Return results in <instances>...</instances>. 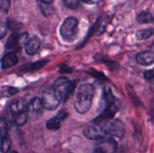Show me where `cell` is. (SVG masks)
Instances as JSON below:
<instances>
[{"instance_id":"obj_23","label":"cell","mask_w":154,"mask_h":153,"mask_svg":"<svg viewBox=\"0 0 154 153\" xmlns=\"http://www.w3.org/2000/svg\"><path fill=\"white\" fill-rule=\"evenodd\" d=\"M103 96L107 104L114 103V96L110 87H105V89H104Z\"/></svg>"},{"instance_id":"obj_11","label":"cell","mask_w":154,"mask_h":153,"mask_svg":"<svg viewBox=\"0 0 154 153\" xmlns=\"http://www.w3.org/2000/svg\"><path fill=\"white\" fill-rule=\"evenodd\" d=\"M68 116V112L66 110H61L57 116L48 120L46 123L47 128L51 130H57L61 127V124L63 120Z\"/></svg>"},{"instance_id":"obj_14","label":"cell","mask_w":154,"mask_h":153,"mask_svg":"<svg viewBox=\"0 0 154 153\" xmlns=\"http://www.w3.org/2000/svg\"><path fill=\"white\" fill-rule=\"evenodd\" d=\"M41 46V40L37 36H33L29 39L25 45V51L28 55L32 56L37 52Z\"/></svg>"},{"instance_id":"obj_5","label":"cell","mask_w":154,"mask_h":153,"mask_svg":"<svg viewBox=\"0 0 154 153\" xmlns=\"http://www.w3.org/2000/svg\"><path fill=\"white\" fill-rule=\"evenodd\" d=\"M84 135L86 138L91 140H102L108 136L102 123H95L87 126L84 130Z\"/></svg>"},{"instance_id":"obj_10","label":"cell","mask_w":154,"mask_h":153,"mask_svg":"<svg viewBox=\"0 0 154 153\" xmlns=\"http://www.w3.org/2000/svg\"><path fill=\"white\" fill-rule=\"evenodd\" d=\"M27 38H28L27 32L21 33V34L13 33L12 34H11L10 37L8 38L7 41H6V48L8 50L17 49V48L20 47L22 44L25 43V40H26Z\"/></svg>"},{"instance_id":"obj_3","label":"cell","mask_w":154,"mask_h":153,"mask_svg":"<svg viewBox=\"0 0 154 153\" xmlns=\"http://www.w3.org/2000/svg\"><path fill=\"white\" fill-rule=\"evenodd\" d=\"M41 100L45 109L54 110L63 100V98L54 86L51 85L43 90Z\"/></svg>"},{"instance_id":"obj_21","label":"cell","mask_w":154,"mask_h":153,"mask_svg":"<svg viewBox=\"0 0 154 153\" xmlns=\"http://www.w3.org/2000/svg\"><path fill=\"white\" fill-rule=\"evenodd\" d=\"M8 135V126L7 120L4 117H0V139Z\"/></svg>"},{"instance_id":"obj_31","label":"cell","mask_w":154,"mask_h":153,"mask_svg":"<svg viewBox=\"0 0 154 153\" xmlns=\"http://www.w3.org/2000/svg\"><path fill=\"white\" fill-rule=\"evenodd\" d=\"M42 1H44V2H48V3H51V2L53 1V0H42Z\"/></svg>"},{"instance_id":"obj_27","label":"cell","mask_w":154,"mask_h":153,"mask_svg":"<svg viewBox=\"0 0 154 153\" xmlns=\"http://www.w3.org/2000/svg\"><path fill=\"white\" fill-rule=\"evenodd\" d=\"M144 77L150 83L154 84V70H147L144 71Z\"/></svg>"},{"instance_id":"obj_8","label":"cell","mask_w":154,"mask_h":153,"mask_svg":"<svg viewBox=\"0 0 154 153\" xmlns=\"http://www.w3.org/2000/svg\"><path fill=\"white\" fill-rule=\"evenodd\" d=\"M43 104L42 100L38 98H33L28 103L27 106V112L28 116L32 119H37L43 112Z\"/></svg>"},{"instance_id":"obj_1","label":"cell","mask_w":154,"mask_h":153,"mask_svg":"<svg viewBox=\"0 0 154 153\" xmlns=\"http://www.w3.org/2000/svg\"><path fill=\"white\" fill-rule=\"evenodd\" d=\"M96 88L93 84L85 83L78 88L75 95L74 106L78 113L84 114L90 109Z\"/></svg>"},{"instance_id":"obj_25","label":"cell","mask_w":154,"mask_h":153,"mask_svg":"<svg viewBox=\"0 0 154 153\" xmlns=\"http://www.w3.org/2000/svg\"><path fill=\"white\" fill-rule=\"evenodd\" d=\"M11 6V0H0V10L4 13H7Z\"/></svg>"},{"instance_id":"obj_16","label":"cell","mask_w":154,"mask_h":153,"mask_svg":"<svg viewBox=\"0 0 154 153\" xmlns=\"http://www.w3.org/2000/svg\"><path fill=\"white\" fill-rule=\"evenodd\" d=\"M18 58L14 52H8L3 57L2 60V68L3 69H8L13 67L17 63Z\"/></svg>"},{"instance_id":"obj_26","label":"cell","mask_w":154,"mask_h":153,"mask_svg":"<svg viewBox=\"0 0 154 153\" xmlns=\"http://www.w3.org/2000/svg\"><path fill=\"white\" fill-rule=\"evenodd\" d=\"M21 26L22 25L19 22H17L16 20H8L7 22V26L9 27L12 30L20 29Z\"/></svg>"},{"instance_id":"obj_28","label":"cell","mask_w":154,"mask_h":153,"mask_svg":"<svg viewBox=\"0 0 154 153\" xmlns=\"http://www.w3.org/2000/svg\"><path fill=\"white\" fill-rule=\"evenodd\" d=\"M7 25H0V40L5 36L7 32Z\"/></svg>"},{"instance_id":"obj_4","label":"cell","mask_w":154,"mask_h":153,"mask_svg":"<svg viewBox=\"0 0 154 153\" xmlns=\"http://www.w3.org/2000/svg\"><path fill=\"white\" fill-rule=\"evenodd\" d=\"M63 98V100H66L71 92L75 88V82L69 80L66 76H60L52 84Z\"/></svg>"},{"instance_id":"obj_30","label":"cell","mask_w":154,"mask_h":153,"mask_svg":"<svg viewBox=\"0 0 154 153\" xmlns=\"http://www.w3.org/2000/svg\"><path fill=\"white\" fill-rule=\"evenodd\" d=\"M84 3H86V4H94L96 3V0H81Z\"/></svg>"},{"instance_id":"obj_19","label":"cell","mask_w":154,"mask_h":153,"mask_svg":"<svg viewBox=\"0 0 154 153\" xmlns=\"http://www.w3.org/2000/svg\"><path fill=\"white\" fill-rule=\"evenodd\" d=\"M136 20L139 23H152L154 22L153 15L149 12L141 11L136 16Z\"/></svg>"},{"instance_id":"obj_17","label":"cell","mask_w":154,"mask_h":153,"mask_svg":"<svg viewBox=\"0 0 154 153\" xmlns=\"http://www.w3.org/2000/svg\"><path fill=\"white\" fill-rule=\"evenodd\" d=\"M154 34V29L152 28H144V29H139L136 32V38L139 40H147L150 38Z\"/></svg>"},{"instance_id":"obj_18","label":"cell","mask_w":154,"mask_h":153,"mask_svg":"<svg viewBox=\"0 0 154 153\" xmlns=\"http://www.w3.org/2000/svg\"><path fill=\"white\" fill-rule=\"evenodd\" d=\"M38 4L40 8L41 11H42V14L45 16H49L54 12V8L50 4V3L42 1V0H38Z\"/></svg>"},{"instance_id":"obj_6","label":"cell","mask_w":154,"mask_h":153,"mask_svg":"<svg viewBox=\"0 0 154 153\" xmlns=\"http://www.w3.org/2000/svg\"><path fill=\"white\" fill-rule=\"evenodd\" d=\"M105 127L108 135L122 138L125 134V126L123 122L120 119H111L110 121L101 122Z\"/></svg>"},{"instance_id":"obj_2","label":"cell","mask_w":154,"mask_h":153,"mask_svg":"<svg viewBox=\"0 0 154 153\" xmlns=\"http://www.w3.org/2000/svg\"><path fill=\"white\" fill-rule=\"evenodd\" d=\"M60 34L63 40L73 42L78 35V19L74 16L66 18L60 26Z\"/></svg>"},{"instance_id":"obj_13","label":"cell","mask_w":154,"mask_h":153,"mask_svg":"<svg viewBox=\"0 0 154 153\" xmlns=\"http://www.w3.org/2000/svg\"><path fill=\"white\" fill-rule=\"evenodd\" d=\"M136 62L141 65L148 66L154 62V52L151 50H145L136 56Z\"/></svg>"},{"instance_id":"obj_15","label":"cell","mask_w":154,"mask_h":153,"mask_svg":"<svg viewBox=\"0 0 154 153\" xmlns=\"http://www.w3.org/2000/svg\"><path fill=\"white\" fill-rule=\"evenodd\" d=\"M48 59H42V60H38L37 62H35L29 63V64H24L22 65L21 67L19 68L20 71H31V70H39L42 68H43L47 63L48 62Z\"/></svg>"},{"instance_id":"obj_22","label":"cell","mask_w":154,"mask_h":153,"mask_svg":"<svg viewBox=\"0 0 154 153\" xmlns=\"http://www.w3.org/2000/svg\"><path fill=\"white\" fill-rule=\"evenodd\" d=\"M28 117V112H23V113L13 117V120L17 125L23 126L26 123Z\"/></svg>"},{"instance_id":"obj_9","label":"cell","mask_w":154,"mask_h":153,"mask_svg":"<svg viewBox=\"0 0 154 153\" xmlns=\"http://www.w3.org/2000/svg\"><path fill=\"white\" fill-rule=\"evenodd\" d=\"M117 111H118V106L114 103L107 104L106 108L104 110L103 112L99 116L96 117L93 120V122L95 123H101L110 121V120L113 119V118L115 116V114L117 113Z\"/></svg>"},{"instance_id":"obj_12","label":"cell","mask_w":154,"mask_h":153,"mask_svg":"<svg viewBox=\"0 0 154 153\" xmlns=\"http://www.w3.org/2000/svg\"><path fill=\"white\" fill-rule=\"evenodd\" d=\"M27 106L28 104L26 103L25 99L20 98L15 100L10 105V112L12 117H14L23 112H27Z\"/></svg>"},{"instance_id":"obj_7","label":"cell","mask_w":154,"mask_h":153,"mask_svg":"<svg viewBox=\"0 0 154 153\" xmlns=\"http://www.w3.org/2000/svg\"><path fill=\"white\" fill-rule=\"evenodd\" d=\"M117 143L113 138L102 140L94 148V153H117Z\"/></svg>"},{"instance_id":"obj_20","label":"cell","mask_w":154,"mask_h":153,"mask_svg":"<svg viewBox=\"0 0 154 153\" xmlns=\"http://www.w3.org/2000/svg\"><path fill=\"white\" fill-rule=\"evenodd\" d=\"M11 144V137L8 135H7L5 137L2 138L1 142H0V151L2 153H8L10 151Z\"/></svg>"},{"instance_id":"obj_32","label":"cell","mask_w":154,"mask_h":153,"mask_svg":"<svg viewBox=\"0 0 154 153\" xmlns=\"http://www.w3.org/2000/svg\"><path fill=\"white\" fill-rule=\"evenodd\" d=\"M11 153H17V152H16V151H12Z\"/></svg>"},{"instance_id":"obj_29","label":"cell","mask_w":154,"mask_h":153,"mask_svg":"<svg viewBox=\"0 0 154 153\" xmlns=\"http://www.w3.org/2000/svg\"><path fill=\"white\" fill-rule=\"evenodd\" d=\"M8 92L11 95H13V94H14L17 92V89L16 88H12V87H11V88H9L8 89Z\"/></svg>"},{"instance_id":"obj_24","label":"cell","mask_w":154,"mask_h":153,"mask_svg":"<svg viewBox=\"0 0 154 153\" xmlns=\"http://www.w3.org/2000/svg\"><path fill=\"white\" fill-rule=\"evenodd\" d=\"M66 7L71 9H75L79 6L80 0H63Z\"/></svg>"}]
</instances>
